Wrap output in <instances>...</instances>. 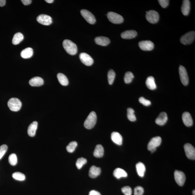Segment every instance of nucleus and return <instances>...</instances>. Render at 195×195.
<instances>
[{"label": "nucleus", "mask_w": 195, "mask_h": 195, "mask_svg": "<svg viewBox=\"0 0 195 195\" xmlns=\"http://www.w3.org/2000/svg\"><path fill=\"white\" fill-rule=\"evenodd\" d=\"M195 38V32L192 31L189 32L183 35L180 38V42L184 45L190 44L194 40Z\"/></svg>", "instance_id": "nucleus-4"}, {"label": "nucleus", "mask_w": 195, "mask_h": 195, "mask_svg": "<svg viewBox=\"0 0 195 195\" xmlns=\"http://www.w3.org/2000/svg\"><path fill=\"white\" fill-rule=\"evenodd\" d=\"M101 173V169L94 166H91L89 171V176L91 178H95L98 176Z\"/></svg>", "instance_id": "nucleus-21"}, {"label": "nucleus", "mask_w": 195, "mask_h": 195, "mask_svg": "<svg viewBox=\"0 0 195 195\" xmlns=\"http://www.w3.org/2000/svg\"><path fill=\"white\" fill-rule=\"evenodd\" d=\"M179 73L181 81L182 84L185 86L188 85L189 80L188 73L186 68L182 65H180L179 68Z\"/></svg>", "instance_id": "nucleus-8"}, {"label": "nucleus", "mask_w": 195, "mask_h": 195, "mask_svg": "<svg viewBox=\"0 0 195 195\" xmlns=\"http://www.w3.org/2000/svg\"><path fill=\"white\" fill-rule=\"evenodd\" d=\"M97 121L96 113L94 111H92L89 115L85 121L84 126L85 128L87 129H92L96 124Z\"/></svg>", "instance_id": "nucleus-2"}, {"label": "nucleus", "mask_w": 195, "mask_h": 195, "mask_svg": "<svg viewBox=\"0 0 195 195\" xmlns=\"http://www.w3.org/2000/svg\"><path fill=\"white\" fill-rule=\"evenodd\" d=\"M29 83L32 86H40L43 85L44 81L40 77H35L30 80Z\"/></svg>", "instance_id": "nucleus-22"}, {"label": "nucleus", "mask_w": 195, "mask_h": 195, "mask_svg": "<svg viewBox=\"0 0 195 195\" xmlns=\"http://www.w3.org/2000/svg\"><path fill=\"white\" fill-rule=\"evenodd\" d=\"M8 149L7 145H3L0 146V160L2 158L4 155L7 152Z\"/></svg>", "instance_id": "nucleus-40"}, {"label": "nucleus", "mask_w": 195, "mask_h": 195, "mask_svg": "<svg viewBox=\"0 0 195 195\" xmlns=\"http://www.w3.org/2000/svg\"><path fill=\"white\" fill-rule=\"evenodd\" d=\"M13 178L19 181H24L25 180V176L24 175L20 172H16L13 174Z\"/></svg>", "instance_id": "nucleus-35"}, {"label": "nucleus", "mask_w": 195, "mask_h": 195, "mask_svg": "<svg viewBox=\"0 0 195 195\" xmlns=\"http://www.w3.org/2000/svg\"><path fill=\"white\" fill-rule=\"evenodd\" d=\"M63 45L64 48L69 54L73 55L76 54L77 52V45L73 42L68 39H65L63 42Z\"/></svg>", "instance_id": "nucleus-1"}, {"label": "nucleus", "mask_w": 195, "mask_h": 195, "mask_svg": "<svg viewBox=\"0 0 195 195\" xmlns=\"http://www.w3.org/2000/svg\"><path fill=\"white\" fill-rule=\"evenodd\" d=\"M127 117L129 120L131 121L136 120V118L134 115V111L132 108H129L127 109Z\"/></svg>", "instance_id": "nucleus-31"}, {"label": "nucleus", "mask_w": 195, "mask_h": 195, "mask_svg": "<svg viewBox=\"0 0 195 195\" xmlns=\"http://www.w3.org/2000/svg\"><path fill=\"white\" fill-rule=\"evenodd\" d=\"M104 148L102 145H97L94 152V156L97 158H100L102 157L104 155Z\"/></svg>", "instance_id": "nucleus-27"}, {"label": "nucleus", "mask_w": 195, "mask_h": 195, "mask_svg": "<svg viewBox=\"0 0 195 195\" xmlns=\"http://www.w3.org/2000/svg\"><path fill=\"white\" fill-rule=\"evenodd\" d=\"M140 48L144 51H151L154 49V44L150 41H143L138 43Z\"/></svg>", "instance_id": "nucleus-14"}, {"label": "nucleus", "mask_w": 195, "mask_h": 195, "mask_svg": "<svg viewBox=\"0 0 195 195\" xmlns=\"http://www.w3.org/2000/svg\"><path fill=\"white\" fill-rule=\"evenodd\" d=\"M139 101L141 104L145 105V106H148L151 104V102L150 101L147 100L143 97H140L139 98Z\"/></svg>", "instance_id": "nucleus-41"}, {"label": "nucleus", "mask_w": 195, "mask_h": 195, "mask_svg": "<svg viewBox=\"0 0 195 195\" xmlns=\"http://www.w3.org/2000/svg\"><path fill=\"white\" fill-rule=\"evenodd\" d=\"M137 33L134 30H128L123 32L121 33V36L124 39H131L136 37Z\"/></svg>", "instance_id": "nucleus-17"}, {"label": "nucleus", "mask_w": 195, "mask_h": 195, "mask_svg": "<svg viewBox=\"0 0 195 195\" xmlns=\"http://www.w3.org/2000/svg\"><path fill=\"white\" fill-rule=\"evenodd\" d=\"M107 17L109 20L113 24H120L124 21V19L121 15L114 12H109Z\"/></svg>", "instance_id": "nucleus-5"}, {"label": "nucleus", "mask_w": 195, "mask_h": 195, "mask_svg": "<svg viewBox=\"0 0 195 195\" xmlns=\"http://www.w3.org/2000/svg\"><path fill=\"white\" fill-rule=\"evenodd\" d=\"M9 164L12 166H15L17 164V155L15 154H12L10 155L9 158Z\"/></svg>", "instance_id": "nucleus-37"}, {"label": "nucleus", "mask_w": 195, "mask_h": 195, "mask_svg": "<svg viewBox=\"0 0 195 195\" xmlns=\"http://www.w3.org/2000/svg\"><path fill=\"white\" fill-rule=\"evenodd\" d=\"M162 142V138L160 137L157 136L151 139L149 143L148 149L150 151L153 149H156L157 147L160 146Z\"/></svg>", "instance_id": "nucleus-13"}, {"label": "nucleus", "mask_w": 195, "mask_h": 195, "mask_svg": "<svg viewBox=\"0 0 195 195\" xmlns=\"http://www.w3.org/2000/svg\"><path fill=\"white\" fill-rule=\"evenodd\" d=\"M134 75L131 72H128L125 73L124 77V82L126 83H129L132 82L133 79L134 78Z\"/></svg>", "instance_id": "nucleus-32"}, {"label": "nucleus", "mask_w": 195, "mask_h": 195, "mask_svg": "<svg viewBox=\"0 0 195 195\" xmlns=\"http://www.w3.org/2000/svg\"><path fill=\"white\" fill-rule=\"evenodd\" d=\"M146 84L147 87L151 90H155L156 88V85L155 83L154 77L149 76L147 78L146 81Z\"/></svg>", "instance_id": "nucleus-26"}, {"label": "nucleus", "mask_w": 195, "mask_h": 195, "mask_svg": "<svg viewBox=\"0 0 195 195\" xmlns=\"http://www.w3.org/2000/svg\"><path fill=\"white\" fill-rule=\"evenodd\" d=\"M136 168L137 174L138 175L141 177H143L144 176L146 168L145 165L141 162H139L136 165Z\"/></svg>", "instance_id": "nucleus-28"}, {"label": "nucleus", "mask_w": 195, "mask_h": 195, "mask_svg": "<svg viewBox=\"0 0 195 195\" xmlns=\"http://www.w3.org/2000/svg\"><path fill=\"white\" fill-rule=\"evenodd\" d=\"M94 40L97 44L102 46H106L110 42V40L108 38L103 36L97 37Z\"/></svg>", "instance_id": "nucleus-18"}, {"label": "nucleus", "mask_w": 195, "mask_h": 195, "mask_svg": "<svg viewBox=\"0 0 195 195\" xmlns=\"http://www.w3.org/2000/svg\"><path fill=\"white\" fill-rule=\"evenodd\" d=\"M33 54V50L31 47H28L22 51L21 56L24 59H29L32 56Z\"/></svg>", "instance_id": "nucleus-25"}, {"label": "nucleus", "mask_w": 195, "mask_h": 195, "mask_svg": "<svg viewBox=\"0 0 195 195\" xmlns=\"http://www.w3.org/2000/svg\"><path fill=\"white\" fill-rule=\"evenodd\" d=\"M168 120V117L165 112H161L156 120V124L160 125H163L166 124Z\"/></svg>", "instance_id": "nucleus-20"}, {"label": "nucleus", "mask_w": 195, "mask_h": 195, "mask_svg": "<svg viewBox=\"0 0 195 195\" xmlns=\"http://www.w3.org/2000/svg\"><path fill=\"white\" fill-rule=\"evenodd\" d=\"M158 2L161 6L163 8H166L168 6L169 1L168 0H159Z\"/></svg>", "instance_id": "nucleus-42"}, {"label": "nucleus", "mask_w": 195, "mask_h": 195, "mask_svg": "<svg viewBox=\"0 0 195 195\" xmlns=\"http://www.w3.org/2000/svg\"><path fill=\"white\" fill-rule=\"evenodd\" d=\"M57 78L60 83L63 86H67L69 83L68 79L65 75L61 73H59L57 75Z\"/></svg>", "instance_id": "nucleus-29"}, {"label": "nucleus", "mask_w": 195, "mask_h": 195, "mask_svg": "<svg viewBox=\"0 0 195 195\" xmlns=\"http://www.w3.org/2000/svg\"><path fill=\"white\" fill-rule=\"evenodd\" d=\"M111 138L115 144L119 145L122 144L123 137L119 133L116 132H112L111 135Z\"/></svg>", "instance_id": "nucleus-19"}, {"label": "nucleus", "mask_w": 195, "mask_h": 195, "mask_svg": "<svg viewBox=\"0 0 195 195\" xmlns=\"http://www.w3.org/2000/svg\"><path fill=\"white\" fill-rule=\"evenodd\" d=\"M37 20L39 23L45 25H49L53 22L52 19L50 16L45 14L39 15Z\"/></svg>", "instance_id": "nucleus-12"}, {"label": "nucleus", "mask_w": 195, "mask_h": 195, "mask_svg": "<svg viewBox=\"0 0 195 195\" xmlns=\"http://www.w3.org/2000/svg\"><path fill=\"white\" fill-rule=\"evenodd\" d=\"M184 149L187 157L190 160H195V149L191 144H186L184 145Z\"/></svg>", "instance_id": "nucleus-9"}, {"label": "nucleus", "mask_w": 195, "mask_h": 195, "mask_svg": "<svg viewBox=\"0 0 195 195\" xmlns=\"http://www.w3.org/2000/svg\"><path fill=\"white\" fill-rule=\"evenodd\" d=\"M77 146V143L76 141L71 142L67 147V150L69 153H72L74 152Z\"/></svg>", "instance_id": "nucleus-34"}, {"label": "nucleus", "mask_w": 195, "mask_h": 195, "mask_svg": "<svg viewBox=\"0 0 195 195\" xmlns=\"http://www.w3.org/2000/svg\"><path fill=\"white\" fill-rule=\"evenodd\" d=\"M79 57L81 62L86 66H91L94 63L92 57L86 53H81Z\"/></svg>", "instance_id": "nucleus-11"}, {"label": "nucleus", "mask_w": 195, "mask_h": 195, "mask_svg": "<svg viewBox=\"0 0 195 195\" xmlns=\"http://www.w3.org/2000/svg\"><path fill=\"white\" fill-rule=\"evenodd\" d=\"M89 195H101L100 193L95 190H91L89 192Z\"/></svg>", "instance_id": "nucleus-44"}, {"label": "nucleus", "mask_w": 195, "mask_h": 195, "mask_svg": "<svg viewBox=\"0 0 195 195\" xmlns=\"http://www.w3.org/2000/svg\"><path fill=\"white\" fill-rule=\"evenodd\" d=\"M113 176L117 179L121 178H126L128 176L127 172L123 169L117 168L114 170L113 173Z\"/></svg>", "instance_id": "nucleus-24"}, {"label": "nucleus", "mask_w": 195, "mask_h": 195, "mask_svg": "<svg viewBox=\"0 0 195 195\" xmlns=\"http://www.w3.org/2000/svg\"><path fill=\"white\" fill-rule=\"evenodd\" d=\"M24 35L21 33H17L14 35L12 43L14 45L19 44L24 39Z\"/></svg>", "instance_id": "nucleus-30"}, {"label": "nucleus", "mask_w": 195, "mask_h": 195, "mask_svg": "<svg viewBox=\"0 0 195 195\" xmlns=\"http://www.w3.org/2000/svg\"><path fill=\"white\" fill-rule=\"evenodd\" d=\"M8 105L12 111H17L20 110L22 106V103L19 99L13 98L9 99L8 102Z\"/></svg>", "instance_id": "nucleus-3"}, {"label": "nucleus", "mask_w": 195, "mask_h": 195, "mask_svg": "<svg viewBox=\"0 0 195 195\" xmlns=\"http://www.w3.org/2000/svg\"><path fill=\"white\" fill-rule=\"evenodd\" d=\"M22 2L25 6L29 5L31 3V0H21Z\"/></svg>", "instance_id": "nucleus-43"}, {"label": "nucleus", "mask_w": 195, "mask_h": 195, "mask_svg": "<svg viewBox=\"0 0 195 195\" xmlns=\"http://www.w3.org/2000/svg\"><path fill=\"white\" fill-rule=\"evenodd\" d=\"M190 3L189 0H184L183 1L181 7V11L182 13L185 16H187L189 15L190 11Z\"/></svg>", "instance_id": "nucleus-16"}, {"label": "nucleus", "mask_w": 195, "mask_h": 195, "mask_svg": "<svg viewBox=\"0 0 195 195\" xmlns=\"http://www.w3.org/2000/svg\"><path fill=\"white\" fill-rule=\"evenodd\" d=\"M38 127V123L35 121L29 125L28 129V134L30 136L33 137L35 136Z\"/></svg>", "instance_id": "nucleus-23"}, {"label": "nucleus", "mask_w": 195, "mask_h": 195, "mask_svg": "<svg viewBox=\"0 0 195 195\" xmlns=\"http://www.w3.org/2000/svg\"><path fill=\"white\" fill-rule=\"evenodd\" d=\"M115 73L112 69H110L108 73V79L109 85H112L114 81L115 77Z\"/></svg>", "instance_id": "nucleus-33"}, {"label": "nucleus", "mask_w": 195, "mask_h": 195, "mask_svg": "<svg viewBox=\"0 0 195 195\" xmlns=\"http://www.w3.org/2000/svg\"><path fill=\"white\" fill-rule=\"evenodd\" d=\"M6 1L5 0H0V6L3 7L5 5Z\"/></svg>", "instance_id": "nucleus-45"}, {"label": "nucleus", "mask_w": 195, "mask_h": 195, "mask_svg": "<svg viewBox=\"0 0 195 195\" xmlns=\"http://www.w3.org/2000/svg\"><path fill=\"white\" fill-rule=\"evenodd\" d=\"M81 15L85 20L91 24H94L96 22V19L94 15L90 11L86 9H82L81 11Z\"/></svg>", "instance_id": "nucleus-7"}, {"label": "nucleus", "mask_w": 195, "mask_h": 195, "mask_svg": "<svg viewBox=\"0 0 195 195\" xmlns=\"http://www.w3.org/2000/svg\"><path fill=\"white\" fill-rule=\"evenodd\" d=\"M45 2L49 3H52L53 2V0H45Z\"/></svg>", "instance_id": "nucleus-46"}, {"label": "nucleus", "mask_w": 195, "mask_h": 195, "mask_svg": "<svg viewBox=\"0 0 195 195\" xmlns=\"http://www.w3.org/2000/svg\"><path fill=\"white\" fill-rule=\"evenodd\" d=\"M193 195H195V190H193Z\"/></svg>", "instance_id": "nucleus-47"}, {"label": "nucleus", "mask_w": 195, "mask_h": 195, "mask_svg": "<svg viewBox=\"0 0 195 195\" xmlns=\"http://www.w3.org/2000/svg\"><path fill=\"white\" fill-rule=\"evenodd\" d=\"M87 160L83 158H79L77 160L76 162V166L78 169H80L82 167L86 164Z\"/></svg>", "instance_id": "nucleus-36"}, {"label": "nucleus", "mask_w": 195, "mask_h": 195, "mask_svg": "<svg viewBox=\"0 0 195 195\" xmlns=\"http://www.w3.org/2000/svg\"><path fill=\"white\" fill-rule=\"evenodd\" d=\"M175 180L177 183L180 186H183L186 180V175L181 171L176 170L174 173Z\"/></svg>", "instance_id": "nucleus-10"}, {"label": "nucleus", "mask_w": 195, "mask_h": 195, "mask_svg": "<svg viewBox=\"0 0 195 195\" xmlns=\"http://www.w3.org/2000/svg\"><path fill=\"white\" fill-rule=\"evenodd\" d=\"M121 191L125 195H132V191L130 187L124 186L121 189Z\"/></svg>", "instance_id": "nucleus-38"}, {"label": "nucleus", "mask_w": 195, "mask_h": 195, "mask_svg": "<svg viewBox=\"0 0 195 195\" xmlns=\"http://www.w3.org/2000/svg\"><path fill=\"white\" fill-rule=\"evenodd\" d=\"M182 120L184 124L187 127L192 126L193 124V120L191 115L189 113L186 112L183 113Z\"/></svg>", "instance_id": "nucleus-15"}, {"label": "nucleus", "mask_w": 195, "mask_h": 195, "mask_svg": "<svg viewBox=\"0 0 195 195\" xmlns=\"http://www.w3.org/2000/svg\"><path fill=\"white\" fill-rule=\"evenodd\" d=\"M146 19L149 23L156 24L158 22L160 18L158 12L154 10H150L146 11Z\"/></svg>", "instance_id": "nucleus-6"}, {"label": "nucleus", "mask_w": 195, "mask_h": 195, "mask_svg": "<svg viewBox=\"0 0 195 195\" xmlns=\"http://www.w3.org/2000/svg\"><path fill=\"white\" fill-rule=\"evenodd\" d=\"M144 192V189L142 187L138 186L134 188V195H143Z\"/></svg>", "instance_id": "nucleus-39"}]
</instances>
